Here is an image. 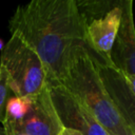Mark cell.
Listing matches in <instances>:
<instances>
[{
	"label": "cell",
	"instance_id": "6da1fadb",
	"mask_svg": "<svg viewBox=\"0 0 135 135\" xmlns=\"http://www.w3.org/2000/svg\"><path fill=\"white\" fill-rule=\"evenodd\" d=\"M8 30L19 34L39 55L47 71V81H58L70 53L86 46L77 0H32L18 5Z\"/></svg>",
	"mask_w": 135,
	"mask_h": 135
},
{
	"label": "cell",
	"instance_id": "7a4b0ae2",
	"mask_svg": "<svg viewBox=\"0 0 135 135\" xmlns=\"http://www.w3.org/2000/svg\"><path fill=\"white\" fill-rule=\"evenodd\" d=\"M58 81L110 135H135L111 99L99 75L96 57L86 46H78L70 53Z\"/></svg>",
	"mask_w": 135,
	"mask_h": 135
},
{
	"label": "cell",
	"instance_id": "3957f363",
	"mask_svg": "<svg viewBox=\"0 0 135 135\" xmlns=\"http://www.w3.org/2000/svg\"><path fill=\"white\" fill-rule=\"evenodd\" d=\"M0 55L14 96L32 97L47 86L46 68L35 50L17 33H11Z\"/></svg>",
	"mask_w": 135,
	"mask_h": 135
},
{
	"label": "cell",
	"instance_id": "277c9868",
	"mask_svg": "<svg viewBox=\"0 0 135 135\" xmlns=\"http://www.w3.org/2000/svg\"><path fill=\"white\" fill-rule=\"evenodd\" d=\"M2 122L6 135H59L63 129L47 86L36 96H11Z\"/></svg>",
	"mask_w": 135,
	"mask_h": 135
},
{
	"label": "cell",
	"instance_id": "5b68a950",
	"mask_svg": "<svg viewBox=\"0 0 135 135\" xmlns=\"http://www.w3.org/2000/svg\"><path fill=\"white\" fill-rule=\"evenodd\" d=\"M88 49L103 63L112 65L111 54L121 24L122 0L78 1Z\"/></svg>",
	"mask_w": 135,
	"mask_h": 135
},
{
	"label": "cell",
	"instance_id": "8992f818",
	"mask_svg": "<svg viewBox=\"0 0 135 135\" xmlns=\"http://www.w3.org/2000/svg\"><path fill=\"white\" fill-rule=\"evenodd\" d=\"M51 99L63 128L82 135H110L93 114L59 81H47Z\"/></svg>",
	"mask_w": 135,
	"mask_h": 135
},
{
	"label": "cell",
	"instance_id": "52a82bcc",
	"mask_svg": "<svg viewBox=\"0 0 135 135\" xmlns=\"http://www.w3.org/2000/svg\"><path fill=\"white\" fill-rule=\"evenodd\" d=\"M111 59L113 66L119 72L135 76V23L132 0H122L121 24L113 45Z\"/></svg>",
	"mask_w": 135,
	"mask_h": 135
},
{
	"label": "cell",
	"instance_id": "ba28073f",
	"mask_svg": "<svg viewBox=\"0 0 135 135\" xmlns=\"http://www.w3.org/2000/svg\"><path fill=\"white\" fill-rule=\"evenodd\" d=\"M96 60L99 75L111 99L123 120L135 134V97L116 68L103 63L97 57Z\"/></svg>",
	"mask_w": 135,
	"mask_h": 135
},
{
	"label": "cell",
	"instance_id": "9c48e42d",
	"mask_svg": "<svg viewBox=\"0 0 135 135\" xmlns=\"http://www.w3.org/2000/svg\"><path fill=\"white\" fill-rule=\"evenodd\" d=\"M11 89L8 85L7 75L4 69L0 65V121H3L4 113H5V105L9 98Z\"/></svg>",
	"mask_w": 135,
	"mask_h": 135
},
{
	"label": "cell",
	"instance_id": "30bf717a",
	"mask_svg": "<svg viewBox=\"0 0 135 135\" xmlns=\"http://www.w3.org/2000/svg\"><path fill=\"white\" fill-rule=\"evenodd\" d=\"M120 73H121V72H120ZM121 75H122V77H123V79H124L127 85L129 86L131 93H132L133 96L135 97V76H134V75H127V74H122V73H121Z\"/></svg>",
	"mask_w": 135,
	"mask_h": 135
},
{
	"label": "cell",
	"instance_id": "8fae6325",
	"mask_svg": "<svg viewBox=\"0 0 135 135\" xmlns=\"http://www.w3.org/2000/svg\"><path fill=\"white\" fill-rule=\"evenodd\" d=\"M59 135H82V134L79 133L78 131H75V130H72V129H68V128H63Z\"/></svg>",
	"mask_w": 135,
	"mask_h": 135
},
{
	"label": "cell",
	"instance_id": "7c38bea8",
	"mask_svg": "<svg viewBox=\"0 0 135 135\" xmlns=\"http://www.w3.org/2000/svg\"><path fill=\"white\" fill-rule=\"evenodd\" d=\"M0 135H6L4 127H3V122H1V121H0Z\"/></svg>",
	"mask_w": 135,
	"mask_h": 135
},
{
	"label": "cell",
	"instance_id": "4fadbf2b",
	"mask_svg": "<svg viewBox=\"0 0 135 135\" xmlns=\"http://www.w3.org/2000/svg\"><path fill=\"white\" fill-rule=\"evenodd\" d=\"M4 44H5V43L3 42V40H2V39H0V52L3 50V47H4Z\"/></svg>",
	"mask_w": 135,
	"mask_h": 135
}]
</instances>
